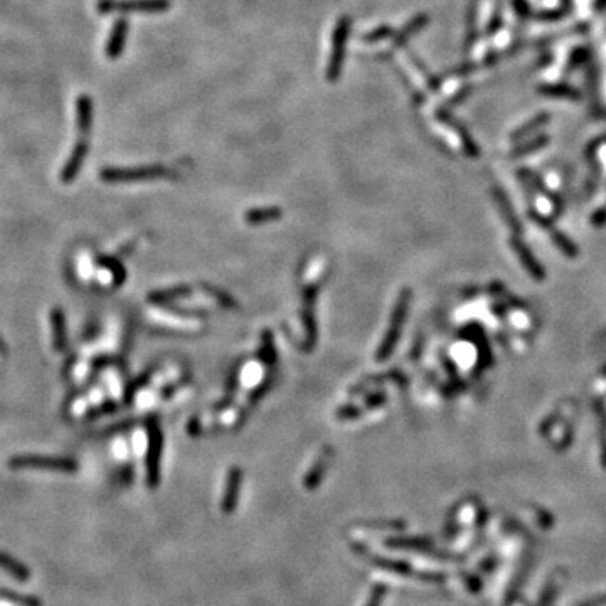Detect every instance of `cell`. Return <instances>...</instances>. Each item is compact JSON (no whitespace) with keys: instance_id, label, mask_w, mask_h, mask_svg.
<instances>
[{"instance_id":"6da1fadb","label":"cell","mask_w":606,"mask_h":606,"mask_svg":"<svg viewBox=\"0 0 606 606\" xmlns=\"http://www.w3.org/2000/svg\"><path fill=\"white\" fill-rule=\"evenodd\" d=\"M352 21L347 16H342L336 22V29L332 34V49H330L329 66H327V80L330 83H336L342 73L345 58V44H347L349 32H351Z\"/></svg>"},{"instance_id":"7a4b0ae2","label":"cell","mask_w":606,"mask_h":606,"mask_svg":"<svg viewBox=\"0 0 606 606\" xmlns=\"http://www.w3.org/2000/svg\"><path fill=\"white\" fill-rule=\"evenodd\" d=\"M170 7V0H98L100 14L113 12H163Z\"/></svg>"},{"instance_id":"3957f363","label":"cell","mask_w":606,"mask_h":606,"mask_svg":"<svg viewBox=\"0 0 606 606\" xmlns=\"http://www.w3.org/2000/svg\"><path fill=\"white\" fill-rule=\"evenodd\" d=\"M174 172L167 167H137V169H105L102 178L106 182H133V180H150V178L172 177Z\"/></svg>"},{"instance_id":"277c9868","label":"cell","mask_w":606,"mask_h":606,"mask_svg":"<svg viewBox=\"0 0 606 606\" xmlns=\"http://www.w3.org/2000/svg\"><path fill=\"white\" fill-rule=\"evenodd\" d=\"M408 303H410V293L404 292L403 295H401L399 302L396 305V310H394L393 323L391 327H389V332L386 334V339L382 342L381 349H379V359H386V357L393 352L394 344H396L397 340V334H399L401 323H403V318L406 317Z\"/></svg>"},{"instance_id":"5b68a950","label":"cell","mask_w":606,"mask_h":606,"mask_svg":"<svg viewBox=\"0 0 606 606\" xmlns=\"http://www.w3.org/2000/svg\"><path fill=\"white\" fill-rule=\"evenodd\" d=\"M241 478H243V471L237 467H233L229 470L228 478H226V487L224 493H222V502L221 509L226 515H231L237 505V497H240V489H241Z\"/></svg>"},{"instance_id":"8992f818","label":"cell","mask_w":606,"mask_h":606,"mask_svg":"<svg viewBox=\"0 0 606 606\" xmlns=\"http://www.w3.org/2000/svg\"><path fill=\"white\" fill-rule=\"evenodd\" d=\"M126 36H128V21L126 19H117V22L113 24L110 36H108V43L105 47V53L108 59H118L124 53Z\"/></svg>"},{"instance_id":"52a82bcc","label":"cell","mask_w":606,"mask_h":606,"mask_svg":"<svg viewBox=\"0 0 606 606\" xmlns=\"http://www.w3.org/2000/svg\"><path fill=\"white\" fill-rule=\"evenodd\" d=\"M10 465L16 468H56V470H74L76 465L65 458H39V456H24V458H16L10 462Z\"/></svg>"},{"instance_id":"ba28073f","label":"cell","mask_w":606,"mask_h":606,"mask_svg":"<svg viewBox=\"0 0 606 606\" xmlns=\"http://www.w3.org/2000/svg\"><path fill=\"white\" fill-rule=\"evenodd\" d=\"M403 66L406 68L408 78H410V80L412 81V84H415L419 91H426V89L434 86V83H433V80H431L430 74L426 73V69L423 68V66L419 65V62L416 61L412 56H406V58L403 59Z\"/></svg>"},{"instance_id":"9c48e42d","label":"cell","mask_w":606,"mask_h":606,"mask_svg":"<svg viewBox=\"0 0 606 606\" xmlns=\"http://www.w3.org/2000/svg\"><path fill=\"white\" fill-rule=\"evenodd\" d=\"M76 125L83 135H88L93 125V102L86 93H81L76 100Z\"/></svg>"},{"instance_id":"30bf717a","label":"cell","mask_w":606,"mask_h":606,"mask_svg":"<svg viewBox=\"0 0 606 606\" xmlns=\"http://www.w3.org/2000/svg\"><path fill=\"white\" fill-rule=\"evenodd\" d=\"M86 154H88V143L84 142V140H81V142L76 143L71 157L68 159V163H66L65 169H62V174H61L62 180L71 182L73 178L76 177V174L80 172L81 165H83V161H84V157H86Z\"/></svg>"},{"instance_id":"8fae6325","label":"cell","mask_w":606,"mask_h":606,"mask_svg":"<svg viewBox=\"0 0 606 606\" xmlns=\"http://www.w3.org/2000/svg\"><path fill=\"white\" fill-rule=\"evenodd\" d=\"M428 22H430V17L426 16V14H418L416 17H412L411 21L408 22V24L404 25L399 32H396V34H394V40H393L394 46L396 47L404 46V44H406V40L415 34H418V32L421 31V29L425 27Z\"/></svg>"},{"instance_id":"7c38bea8","label":"cell","mask_w":606,"mask_h":606,"mask_svg":"<svg viewBox=\"0 0 606 606\" xmlns=\"http://www.w3.org/2000/svg\"><path fill=\"white\" fill-rule=\"evenodd\" d=\"M0 570L5 571L7 574L12 576V578H16L17 581L21 583L29 581V578H31V571H29L27 566L19 563V561L14 559L10 554L3 551H0Z\"/></svg>"},{"instance_id":"4fadbf2b","label":"cell","mask_w":606,"mask_h":606,"mask_svg":"<svg viewBox=\"0 0 606 606\" xmlns=\"http://www.w3.org/2000/svg\"><path fill=\"white\" fill-rule=\"evenodd\" d=\"M386 548L391 549H415V551H430L433 542L423 537H393L384 541Z\"/></svg>"},{"instance_id":"5bb4252c","label":"cell","mask_w":606,"mask_h":606,"mask_svg":"<svg viewBox=\"0 0 606 606\" xmlns=\"http://www.w3.org/2000/svg\"><path fill=\"white\" fill-rule=\"evenodd\" d=\"M327 465H329V456H321L318 462L312 467V470L308 471V475L305 477V489L307 490H315L318 485H321L323 475H325L327 470Z\"/></svg>"},{"instance_id":"9a60e30c","label":"cell","mask_w":606,"mask_h":606,"mask_svg":"<svg viewBox=\"0 0 606 606\" xmlns=\"http://www.w3.org/2000/svg\"><path fill=\"white\" fill-rule=\"evenodd\" d=\"M541 93L548 96H557V98H571V100H578L579 98V93L576 91L574 88L568 86V84H546V86H541Z\"/></svg>"},{"instance_id":"2e32d148","label":"cell","mask_w":606,"mask_h":606,"mask_svg":"<svg viewBox=\"0 0 606 606\" xmlns=\"http://www.w3.org/2000/svg\"><path fill=\"white\" fill-rule=\"evenodd\" d=\"M546 121H549V115L548 113L537 115V117H534L533 120L529 121V124L520 126L517 132L514 133V139H517V140L519 139H524V137H526V135L533 133L534 130H539V128H541V126H544Z\"/></svg>"},{"instance_id":"e0dca14e","label":"cell","mask_w":606,"mask_h":606,"mask_svg":"<svg viewBox=\"0 0 606 606\" xmlns=\"http://www.w3.org/2000/svg\"><path fill=\"white\" fill-rule=\"evenodd\" d=\"M280 218V209L277 207H266V209H253L248 213V221L251 224H256V222H266V221H273V219Z\"/></svg>"},{"instance_id":"ac0fdd59","label":"cell","mask_w":606,"mask_h":606,"mask_svg":"<svg viewBox=\"0 0 606 606\" xmlns=\"http://www.w3.org/2000/svg\"><path fill=\"white\" fill-rule=\"evenodd\" d=\"M0 598H2V600L10 601V603H16L19 606H40V601L36 600V598L22 596V594L10 593V591H5V590L0 591Z\"/></svg>"},{"instance_id":"d6986e66","label":"cell","mask_w":606,"mask_h":606,"mask_svg":"<svg viewBox=\"0 0 606 606\" xmlns=\"http://www.w3.org/2000/svg\"><path fill=\"white\" fill-rule=\"evenodd\" d=\"M393 36V29L389 25H379V27L373 29L369 31L367 34L362 36L364 43H369V44H375V43H381L384 40L386 37H391Z\"/></svg>"},{"instance_id":"ffe728a7","label":"cell","mask_w":606,"mask_h":606,"mask_svg":"<svg viewBox=\"0 0 606 606\" xmlns=\"http://www.w3.org/2000/svg\"><path fill=\"white\" fill-rule=\"evenodd\" d=\"M386 593H388L386 585H381V583H379V585H374L373 590H371L369 600H367L366 606H382V601H384Z\"/></svg>"},{"instance_id":"44dd1931","label":"cell","mask_w":606,"mask_h":606,"mask_svg":"<svg viewBox=\"0 0 606 606\" xmlns=\"http://www.w3.org/2000/svg\"><path fill=\"white\" fill-rule=\"evenodd\" d=\"M514 248H515V251H517L519 255H520V258H522V261L526 263V266L529 268L531 273H534L535 277H542V271H541V270H537V265H535V261H533V259L529 258L531 253L527 251V250H524V248L519 244V241H514Z\"/></svg>"},{"instance_id":"7402d4cb","label":"cell","mask_w":606,"mask_h":606,"mask_svg":"<svg viewBox=\"0 0 606 606\" xmlns=\"http://www.w3.org/2000/svg\"><path fill=\"white\" fill-rule=\"evenodd\" d=\"M546 142H548V139H546V137H541V139L534 140V142H531L529 145H524V147H520V150L515 152V155H520V154H526V152L535 150V148L541 147V145H544Z\"/></svg>"},{"instance_id":"603a6c76","label":"cell","mask_w":606,"mask_h":606,"mask_svg":"<svg viewBox=\"0 0 606 606\" xmlns=\"http://www.w3.org/2000/svg\"><path fill=\"white\" fill-rule=\"evenodd\" d=\"M514 7H515V10H517V14H519L520 17H524V16H527V14H529V7H527L526 0H514Z\"/></svg>"}]
</instances>
